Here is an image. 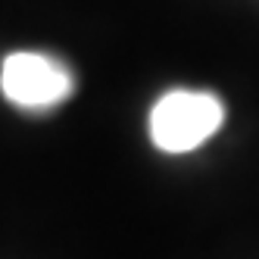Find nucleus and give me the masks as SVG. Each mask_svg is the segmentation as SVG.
<instances>
[{
	"label": "nucleus",
	"instance_id": "1",
	"mask_svg": "<svg viewBox=\"0 0 259 259\" xmlns=\"http://www.w3.org/2000/svg\"><path fill=\"white\" fill-rule=\"evenodd\" d=\"M225 122V103L209 91H169L150 109V138L165 153H188Z\"/></svg>",
	"mask_w": 259,
	"mask_h": 259
},
{
	"label": "nucleus",
	"instance_id": "2",
	"mask_svg": "<svg viewBox=\"0 0 259 259\" xmlns=\"http://www.w3.org/2000/svg\"><path fill=\"white\" fill-rule=\"evenodd\" d=\"M0 88L10 103L22 109H50L63 103L72 91H75V78L72 72L47 57V53H10L0 69Z\"/></svg>",
	"mask_w": 259,
	"mask_h": 259
}]
</instances>
